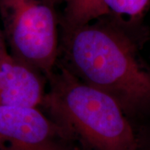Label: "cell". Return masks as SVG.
Here are the masks:
<instances>
[{
    "instance_id": "cell-8",
    "label": "cell",
    "mask_w": 150,
    "mask_h": 150,
    "mask_svg": "<svg viewBox=\"0 0 150 150\" xmlns=\"http://www.w3.org/2000/svg\"><path fill=\"white\" fill-rule=\"evenodd\" d=\"M8 52L7 51V48H6L5 43H4V39L3 37V34L0 31V59L3 58L6 54H8Z\"/></svg>"
},
{
    "instance_id": "cell-6",
    "label": "cell",
    "mask_w": 150,
    "mask_h": 150,
    "mask_svg": "<svg viewBox=\"0 0 150 150\" xmlns=\"http://www.w3.org/2000/svg\"><path fill=\"white\" fill-rule=\"evenodd\" d=\"M150 0H98L97 17H108L118 23L137 21L149 8Z\"/></svg>"
},
{
    "instance_id": "cell-7",
    "label": "cell",
    "mask_w": 150,
    "mask_h": 150,
    "mask_svg": "<svg viewBox=\"0 0 150 150\" xmlns=\"http://www.w3.org/2000/svg\"><path fill=\"white\" fill-rule=\"evenodd\" d=\"M98 0H65V31L96 20Z\"/></svg>"
},
{
    "instance_id": "cell-1",
    "label": "cell",
    "mask_w": 150,
    "mask_h": 150,
    "mask_svg": "<svg viewBox=\"0 0 150 150\" xmlns=\"http://www.w3.org/2000/svg\"><path fill=\"white\" fill-rule=\"evenodd\" d=\"M65 32L71 73L112 97L127 117L150 110V74L122 24L103 17Z\"/></svg>"
},
{
    "instance_id": "cell-5",
    "label": "cell",
    "mask_w": 150,
    "mask_h": 150,
    "mask_svg": "<svg viewBox=\"0 0 150 150\" xmlns=\"http://www.w3.org/2000/svg\"><path fill=\"white\" fill-rule=\"evenodd\" d=\"M45 93L41 73L8 53L0 59V106L40 108Z\"/></svg>"
},
{
    "instance_id": "cell-4",
    "label": "cell",
    "mask_w": 150,
    "mask_h": 150,
    "mask_svg": "<svg viewBox=\"0 0 150 150\" xmlns=\"http://www.w3.org/2000/svg\"><path fill=\"white\" fill-rule=\"evenodd\" d=\"M0 150H82L39 107L0 106Z\"/></svg>"
},
{
    "instance_id": "cell-9",
    "label": "cell",
    "mask_w": 150,
    "mask_h": 150,
    "mask_svg": "<svg viewBox=\"0 0 150 150\" xmlns=\"http://www.w3.org/2000/svg\"><path fill=\"white\" fill-rule=\"evenodd\" d=\"M146 148H147V150H150V132L146 139Z\"/></svg>"
},
{
    "instance_id": "cell-3",
    "label": "cell",
    "mask_w": 150,
    "mask_h": 150,
    "mask_svg": "<svg viewBox=\"0 0 150 150\" xmlns=\"http://www.w3.org/2000/svg\"><path fill=\"white\" fill-rule=\"evenodd\" d=\"M57 0H0V14L11 55L46 78L57 65Z\"/></svg>"
},
{
    "instance_id": "cell-2",
    "label": "cell",
    "mask_w": 150,
    "mask_h": 150,
    "mask_svg": "<svg viewBox=\"0 0 150 150\" xmlns=\"http://www.w3.org/2000/svg\"><path fill=\"white\" fill-rule=\"evenodd\" d=\"M43 107L82 150H140L127 115L112 97L79 79L65 65L47 77Z\"/></svg>"
}]
</instances>
